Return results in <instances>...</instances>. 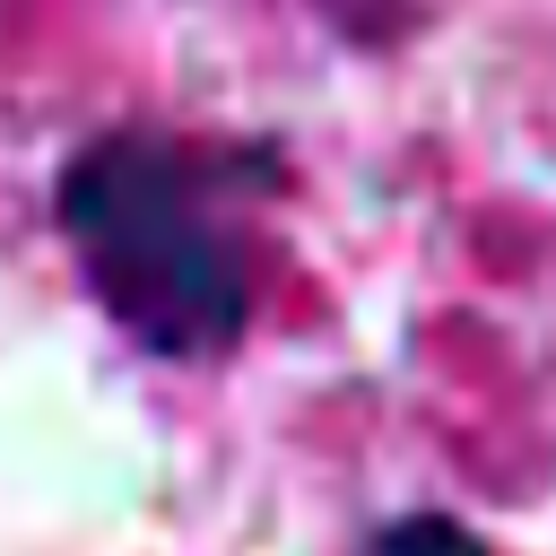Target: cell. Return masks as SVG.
<instances>
[{"label": "cell", "mask_w": 556, "mask_h": 556, "mask_svg": "<svg viewBox=\"0 0 556 556\" xmlns=\"http://www.w3.org/2000/svg\"><path fill=\"white\" fill-rule=\"evenodd\" d=\"M365 556H495V547H486L469 521H452V513H400V521L374 530Z\"/></svg>", "instance_id": "7a4b0ae2"}, {"label": "cell", "mask_w": 556, "mask_h": 556, "mask_svg": "<svg viewBox=\"0 0 556 556\" xmlns=\"http://www.w3.org/2000/svg\"><path fill=\"white\" fill-rule=\"evenodd\" d=\"M61 235L96 287V304L139 339L148 356H226L252 330V252L235 235V208L165 130H96L61 182Z\"/></svg>", "instance_id": "6da1fadb"}]
</instances>
